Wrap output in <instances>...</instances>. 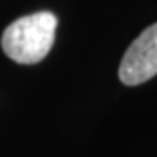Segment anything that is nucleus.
I'll use <instances>...</instances> for the list:
<instances>
[{"instance_id":"nucleus-2","label":"nucleus","mask_w":157,"mask_h":157,"mask_svg":"<svg viewBox=\"0 0 157 157\" xmlns=\"http://www.w3.org/2000/svg\"><path fill=\"white\" fill-rule=\"evenodd\" d=\"M157 74V23L150 25L125 51L119 64V80L140 85Z\"/></svg>"},{"instance_id":"nucleus-1","label":"nucleus","mask_w":157,"mask_h":157,"mask_svg":"<svg viewBox=\"0 0 157 157\" xmlns=\"http://www.w3.org/2000/svg\"><path fill=\"white\" fill-rule=\"evenodd\" d=\"M57 17L51 12H36L15 19L2 34V49L19 64L40 63L55 42Z\"/></svg>"}]
</instances>
